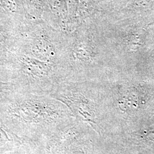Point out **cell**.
Instances as JSON below:
<instances>
[{
  "label": "cell",
  "instance_id": "1",
  "mask_svg": "<svg viewBox=\"0 0 154 154\" xmlns=\"http://www.w3.org/2000/svg\"><path fill=\"white\" fill-rule=\"evenodd\" d=\"M0 83H1V82H0Z\"/></svg>",
  "mask_w": 154,
  "mask_h": 154
}]
</instances>
